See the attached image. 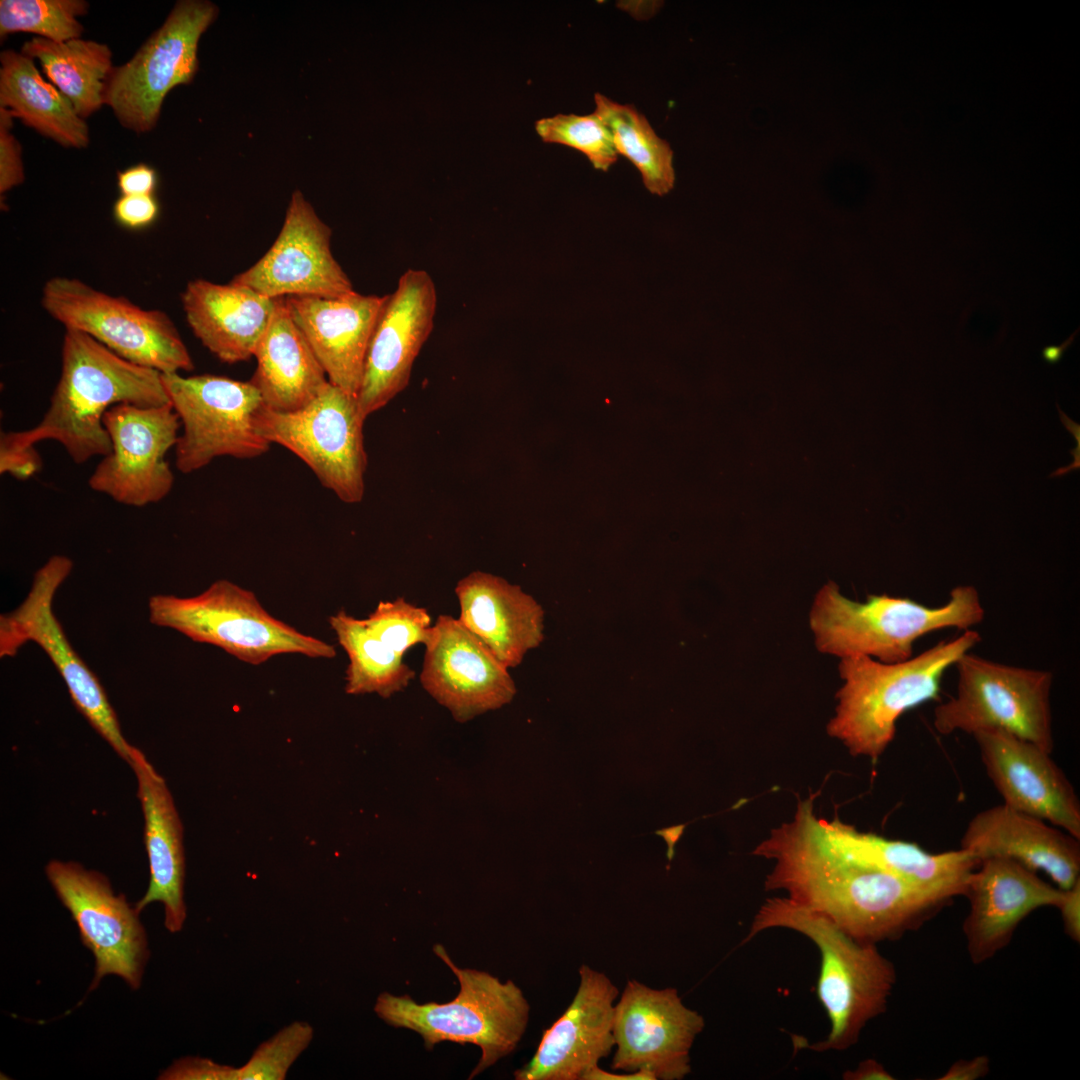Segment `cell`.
<instances>
[{"label": "cell", "mask_w": 1080, "mask_h": 1080, "mask_svg": "<svg viewBox=\"0 0 1080 1080\" xmlns=\"http://www.w3.org/2000/svg\"><path fill=\"white\" fill-rule=\"evenodd\" d=\"M813 794L791 821L772 829L753 854L772 860L765 889L785 890L857 942L877 945L920 928L948 899L920 889L846 852L814 813Z\"/></svg>", "instance_id": "6da1fadb"}, {"label": "cell", "mask_w": 1080, "mask_h": 1080, "mask_svg": "<svg viewBox=\"0 0 1080 1080\" xmlns=\"http://www.w3.org/2000/svg\"><path fill=\"white\" fill-rule=\"evenodd\" d=\"M162 373L118 356L89 335L65 329L61 373L50 405L34 427L2 432L0 473L25 480L42 461L34 445L60 443L76 464L112 450L104 426L106 411L117 404L154 407L169 404Z\"/></svg>", "instance_id": "7a4b0ae2"}, {"label": "cell", "mask_w": 1080, "mask_h": 1080, "mask_svg": "<svg viewBox=\"0 0 1080 1080\" xmlns=\"http://www.w3.org/2000/svg\"><path fill=\"white\" fill-rule=\"evenodd\" d=\"M981 641L972 629L907 660L885 663L867 656L842 658L843 684L827 733L852 756L877 760L892 742L896 722L909 709L936 699L945 672Z\"/></svg>", "instance_id": "3957f363"}, {"label": "cell", "mask_w": 1080, "mask_h": 1080, "mask_svg": "<svg viewBox=\"0 0 1080 1080\" xmlns=\"http://www.w3.org/2000/svg\"><path fill=\"white\" fill-rule=\"evenodd\" d=\"M771 928H787L809 938L821 955L817 995L831 1028L811 1050L842 1051L855 1045L862 1030L884 1013L896 982L893 964L876 945L857 942L827 918L788 897L767 899L757 911L743 943Z\"/></svg>", "instance_id": "277c9868"}, {"label": "cell", "mask_w": 1080, "mask_h": 1080, "mask_svg": "<svg viewBox=\"0 0 1080 1080\" xmlns=\"http://www.w3.org/2000/svg\"><path fill=\"white\" fill-rule=\"evenodd\" d=\"M984 617L980 594L970 584L953 587L943 605L931 607L887 594L857 602L829 581L815 596L809 623L822 653L895 663L912 657L914 643L921 637L947 628L969 630Z\"/></svg>", "instance_id": "5b68a950"}, {"label": "cell", "mask_w": 1080, "mask_h": 1080, "mask_svg": "<svg viewBox=\"0 0 1080 1080\" xmlns=\"http://www.w3.org/2000/svg\"><path fill=\"white\" fill-rule=\"evenodd\" d=\"M433 951L457 977L458 995L446 1003L420 1004L409 995L384 992L374 1011L395 1028L417 1032L428 1049L443 1041L480 1047L471 1079L516 1048L528 1024L529 1004L513 981L503 983L487 972L457 967L440 944Z\"/></svg>", "instance_id": "8992f818"}, {"label": "cell", "mask_w": 1080, "mask_h": 1080, "mask_svg": "<svg viewBox=\"0 0 1080 1080\" xmlns=\"http://www.w3.org/2000/svg\"><path fill=\"white\" fill-rule=\"evenodd\" d=\"M148 616L155 626L219 647L251 665L281 654L336 656L333 645L275 618L252 591L225 579L192 597L153 595L148 600Z\"/></svg>", "instance_id": "52a82bcc"}, {"label": "cell", "mask_w": 1080, "mask_h": 1080, "mask_svg": "<svg viewBox=\"0 0 1080 1080\" xmlns=\"http://www.w3.org/2000/svg\"><path fill=\"white\" fill-rule=\"evenodd\" d=\"M955 667L956 695L934 709L933 725L939 734L998 729L1052 754L1051 671L1008 665L970 652Z\"/></svg>", "instance_id": "ba28073f"}, {"label": "cell", "mask_w": 1080, "mask_h": 1080, "mask_svg": "<svg viewBox=\"0 0 1080 1080\" xmlns=\"http://www.w3.org/2000/svg\"><path fill=\"white\" fill-rule=\"evenodd\" d=\"M41 304L65 329L89 335L129 362L161 373L194 369L178 329L162 310L144 309L125 297L63 276L46 281Z\"/></svg>", "instance_id": "9c48e42d"}, {"label": "cell", "mask_w": 1080, "mask_h": 1080, "mask_svg": "<svg viewBox=\"0 0 1080 1080\" xmlns=\"http://www.w3.org/2000/svg\"><path fill=\"white\" fill-rule=\"evenodd\" d=\"M365 419L357 397L328 382L300 409L279 412L262 405L254 428L270 444L298 456L341 501L354 504L365 491Z\"/></svg>", "instance_id": "30bf717a"}, {"label": "cell", "mask_w": 1080, "mask_h": 1080, "mask_svg": "<svg viewBox=\"0 0 1080 1080\" xmlns=\"http://www.w3.org/2000/svg\"><path fill=\"white\" fill-rule=\"evenodd\" d=\"M217 15L218 8L210 1H178L133 57L113 67L104 104L123 127L138 134L155 128L167 94L194 79L199 40Z\"/></svg>", "instance_id": "8fae6325"}, {"label": "cell", "mask_w": 1080, "mask_h": 1080, "mask_svg": "<svg viewBox=\"0 0 1080 1080\" xmlns=\"http://www.w3.org/2000/svg\"><path fill=\"white\" fill-rule=\"evenodd\" d=\"M162 381L182 427L175 446L180 472L200 470L218 457L250 459L269 450L254 428L263 402L250 381L180 373H162Z\"/></svg>", "instance_id": "7c38bea8"}, {"label": "cell", "mask_w": 1080, "mask_h": 1080, "mask_svg": "<svg viewBox=\"0 0 1080 1080\" xmlns=\"http://www.w3.org/2000/svg\"><path fill=\"white\" fill-rule=\"evenodd\" d=\"M72 568L70 558L54 555L37 570L22 603L0 616V657H14L27 642L40 646L64 680L77 710L129 763L133 746L124 738L101 683L73 649L53 612L54 596Z\"/></svg>", "instance_id": "4fadbf2b"}, {"label": "cell", "mask_w": 1080, "mask_h": 1080, "mask_svg": "<svg viewBox=\"0 0 1080 1080\" xmlns=\"http://www.w3.org/2000/svg\"><path fill=\"white\" fill-rule=\"evenodd\" d=\"M45 873L76 923L83 945L95 958L89 991L111 974L138 989L150 952L136 907L127 902L125 895L114 893L105 875L77 862L51 860Z\"/></svg>", "instance_id": "5bb4252c"}, {"label": "cell", "mask_w": 1080, "mask_h": 1080, "mask_svg": "<svg viewBox=\"0 0 1080 1080\" xmlns=\"http://www.w3.org/2000/svg\"><path fill=\"white\" fill-rule=\"evenodd\" d=\"M103 423L112 450L90 476V488L132 507L164 499L174 484L166 455L176 446L181 427L171 403L117 404L106 411Z\"/></svg>", "instance_id": "9a60e30c"}, {"label": "cell", "mask_w": 1080, "mask_h": 1080, "mask_svg": "<svg viewBox=\"0 0 1080 1080\" xmlns=\"http://www.w3.org/2000/svg\"><path fill=\"white\" fill-rule=\"evenodd\" d=\"M705 1021L677 989H654L629 980L615 1004L612 1068L647 1071L656 1080H682L691 1072L690 1051Z\"/></svg>", "instance_id": "2e32d148"}, {"label": "cell", "mask_w": 1080, "mask_h": 1080, "mask_svg": "<svg viewBox=\"0 0 1080 1080\" xmlns=\"http://www.w3.org/2000/svg\"><path fill=\"white\" fill-rule=\"evenodd\" d=\"M437 308L430 274L407 269L399 278L373 329L357 394L361 413L385 407L409 384L413 364L429 338Z\"/></svg>", "instance_id": "e0dca14e"}, {"label": "cell", "mask_w": 1080, "mask_h": 1080, "mask_svg": "<svg viewBox=\"0 0 1080 1080\" xmlns=\"http://www.w3.org/2000/svg\"><path fill=\"white\" fill-rule=\"evenodd\" d=\"M331 233L296 190L270 249L231 282L272 299L351 293L355 291L352 282L332 254Z\"/></svg>", "instance_id": "ac0fdd59"}, {"label": "cell", "mask_w": 1080, "mask_h": 1080, "mask_svg": "<svg viewBox=\"0 0 1080 1080\" xmlns=\"http://www.w3.org/2000/svg\"><path fill=\"white\" fill-rule=\"evenodd\" d=\"M423 688L458 722L512 701L508 668L458 618L439 615L424 644Z\"/></svg>", "instance_id": "d6986e66"}, {"label": "cell", "mask_w": 1080, "mask_h": 1080, "mask_svg": "<svg viewBox=\"0 0 1080 1080\" xmlns=\"http://www.w3.org/2000/svg\"><path fill=\"white\" fill-rule=\"evenodd\" d=\"M985 770L1006 806L1080 840V803L1051 753L998 729L972 734Z\"/></svg>", "instance_id": "ffe728a7"}, {"label": "cell", "mask_w": 1080, "mask_h": 1080, "mask_svg": "<svg viewBox=\"0 0 1080 1080\" xmlns=\"http://www.w3.org/2000/svg\"><path fill=\"white\" fill-rule=\"evenodd\" d=\"M580 983L565 1012L543 1032L539 1046L517 1080H582L614 1047L618 988L607 975L583 964Z\"/></svg>", "instance_id": "44dd1931"}, {"label": "cell", "mask_w": 1080, "mask_h": 1080, "mask_svg": "<svg viewBox=\"0 0 1080 1080\" xmlns=\"http://www.w3.org/2000/svg\"><path fill=\"white\" fill-rule=\"evenodd\" d=\"M1064 890L1043 881L1035 871L1003 857L979 862L965 896L970 908L963 922L973 964L994 957L1011 941L1018 925L1033 911L1058 907Z\"/></svg>", "instance_id": "7402d4cb"}, {"label": "cell", "mask_w": 1080, "mask_h": 1080, "mask_svg": "<svg viewBox=\"0 0 1080 1080\" xmlns=\"http://www.w3.org/2000/svg\"><path fill=\"white\" fill-rule=\"evenodd\" d=\"M386 299L387 295L356 291L336 297H285L329 382L356 397L369 341Z\"/></svg>", "instance_id": "603a6c76"}, {"label": "cell", "mask_w": 1080, "mask_h": 1080, "mask_svg": "<svg viewBox=\"0 0 1080 1080\" xmlns=\"http://www.w3.org/2000/svg\"><path fill=\"white\" fill-rule=\"evenodd\" d=\"M961 848L979 862L1003 857L1043 871L1062 890L1080 879L1079 839L1005 804L977 813L964 831Z\"/></svg>", "instance_id": "cb8c5ba5"}, {"label": "cell", "mask_w": 1080, "mask_h": 1080, "mask_svg": "<svg viewBox=\"0 0 1080 1080\" xmlns=\"http://www.w3.org/2000/svg\"><path fill=\"white\" fill-rule=\"evenodd\" d=\"M459 621L508 669L544 639V611L520 586L483 571H473L455 587Z\"/></svg>", "instance_id": "d4e9b609"}, {"label": "cell", "mask_w": 1080, "mask_h": 1080, "mask_svg": "<svg viewBox=\"0 0 1080 1080\" xmlns=\"http://www.w3.org/2000/svg\"><path fill=\"white\" fill-rule=\"evenodd\" d=\"M128 764L138 782L150 870L148 889L135 907L141 912L153 902L162 903L164 925L176 933L181 931L186 918L182 824L165 780L138 748L133 747Z\"/></svg>", "instance_id": "484cf974"}, {"label": "cell", "mask_w": 1080, "mask_h": 1080, "mask_svg": "<svg viewBox=\"0 0 1080 1080\" xmlns=\"http://www.w3.org/2000/svg\"><path fill=\"white\" fill-rule=\"evenodd\" d=\"M276 300L232 282L217 284L204 279L190 281L181 294L194 335L220 361L229 364L254 356Z\"/></svg>", "instance_id": "4316f807"}, {"label": "cell", "mask_w": 1080, "mask_h": 1080, "mask_svg": "<svg viewBox=\"0 0 1080 1080\" xmlns=\"http://www.w3.org/2000/svg\"><path fill=\"white\" fill-rule=\"evenodd\" d=\"M820 822L826 833L853 857L949 900L965 896L969 879L979 865L962 848L932 854L915 843L860 832L838 818Z\"/></svg>", "instance_id": "83f0119b"}, {"label": "cell", "mask_w": 1080, "mask_h": 1080, "mask_svg": "<svg viewBox=\"0 0 1080 1080\" xmlns=\"http://www.w3.org/2000/svg\"><path fill=\"white\" fill-rule=\"evenodd\" d=\"M257 367L249 380L263 405L289 412L312 401L329 382L327 375L293 320L285 298H277L271 321L254 353Z\"/></svg>", "instance_id": "f1b7e54d"}, {"label": "cell", "mask_w": 1080, "mask_h": 1080, "mask_svg": "<svg viewBox=\"0 0 1080 1080\" xmlns=\"http://www.w3.org/2000/svg\"><path fill=\"white\" fill-rule=\"evenodd\" d=\"M0 107L66 148H85L89 129L70 100L46 82L34 59L14 50L0 54Z\"/></svg>", "instance_id": "f546056e"}, {"label": "cell", "mask_w": 1080, "mask_h": 1080, "mask_svg": "<svg viewBox=\"0 0 1080 1080\" xmlns=\"http://www.w3.org/2000/svg\"><path fill=\"white\" fill-rule=\"evenodd\" d=\"M21 53L39 61L47 78L85 119L104 105L107 78L113 69L108 45L81 38L54 42L34 37Z\"/></svg>", "instance_id": "4dcf8cb0"}, {"label": "cell", "mask_w": 1080, "mask_h": 1080, "mask_svg": "<svg viewBox=\"0 0 1080 1080\" xmlns=\"http://www.w3.org/2000/svg\"><path fill=\"white\" fill-rule=\"evenodd\" d=\"M329 624L349 660L346 693H377L388 698L409 685L414 671L404 663L403 655L374 632L366 619H358L341 609L329 617Z\"/></svg>", "instance_id": "1f68e13d"}, {"label": "cell", "mask_w": 1080, "mask_h": 1080, "mask_svg": "<svg viewBox=\"0 0 1080 1080\" xmlns=\"http://www.w3.org/2000/svg\"><path fill=\"white\" fill-rule=\"evenodd\" d=\"M594 113L610 130L618 155L640 172L646 189L663 196L674 186L673 151L647 118L630 104H620L596 93Z\"/></svg>", "instance_id": "d6a6232c"}, {"label": "cell", "mask_w": 1080, "mask_h": 1080, "mask_svg": "<svg viewBox=\"0 0 1080 1080\" xmlns=\"http://www.w3.org/2000/svg\"><path fill=\"white\" fill-rule=\"evenodd\" d=\"M84 0H1L0 37L27 32L54 42L81 38L79 16L87 13Z\"/></svg>", "instance_id": "836d02e7"}, {"label": "cell", "mask_w": 1080, "mask_h": 1080, "mask_svg": "<svg viewBox=\"0 0 1080 1080\" xmlns=\"http://www.w3.org/2000/svg\"><path fill=\"white\" fill-rule=\"evenodd\" d=\"M535 130L542 141L568 146L583 153L592 166L607 172L618 153L610 130L593 112L589 115L557 114L541 118Z\"/></svg>", "instance_id": "e575fe53"}, {"label": "cell", "mask_w": 1080, "mask_h": 1080, "mask_svg": "<svg viewBox=\"0 0 1080 1080\" xmlns=\"http://www.w3.org/2000/svg\"><path fill=\"white\" fill-rule=\"evenodd\" d=\"M313 1038V1028L295 1021L258 1046L239 1068V1080H282Z\"/></svg>", "instance_id": "d590c367"}, {"label": "cell", "mask_w": 1080, "mask_h": 1080, "mask_svg": "<svg viewBox=\"0 0 1080 1080\" xmlns=\"http://www.w3.org/2000/svg\"><path fill=\"white\" fill-rule=\"evenodd\" d=\"M369 626L401 655L418 644H425L432 628L427 610L399 597L380 601L366 618Z\"/></svg>", "instance_id": "8d00e7d4"}, {"label": "cell", "mask_w": 1080, "mask_h": 1080, "mask_svg": "<svg viewBox=\"0 0 1080 1080\" xmlns=\"http://www.w3.org/2000/svg\"><path fill=\"white\" fill-rule=\"evenodd\" d=\"M13 113L0 107V193L5 194L24 181L21 146L11 133Z\"/></svg>", "instance_id": "74e56055"}, {"label": "cell", "mask_w": 1080, "mask_h": 1080, "mask_svg": "<svg viewBox=\"0 0 1080 1080\" xmlns=\"http://www.w3.org/2000/svg\"><path fill=\"white\" fill-rule=\"evenodd\" d=\"M158 1078L164 1080H239V1068L218 1064L209 1059L186 1057L175 1061Z\"/></svg>", "instance_id": "f35d334b"}, {"label": "cell", "mask_w": 1080, "mask_h": 1080, "mask_svg": "<svg viewBox=\"0 0 1080 1080\" xmlns=\"http://www.w3.org/2000/svg\"><path fill=\"white\" fill-rule=\"evenodd\" d=\"M113 215L123 227L142 229L157 219L159 203L154 195H121L114 203Z\"/></svg>", "instance_id": "ab89813d"}, {"label": "cell", "mask_w": 1080, "mask_h": 1080, "mask_svg": "<svg viewBox=\"0 0 1080 1080\" xmlns=\"http://www.w3.org/2000/svg\"><path fill=\"white\" fill-rule=\"evenodd\" d=\"M157 183L156 170L145 163H138L117 173V186L121 195H154Z\"/></svg>", "instance_id": "60d3db41"}, {"label": "cell", "mask_w": 1080, "mask_h": 1080, "mask_svg": "<svg viewBox=\"0 0 1080 1080\" xmlns=\"http://www.w3.org/2000/svg\"><path fill=\"white\" fill-rule=\"evenodd\" d=\"M1060 911L1064 930L1074 941L1080 940V879L1069 889L1064 890L1063 898L1057 907Z\"/></svg>", "instance_id": "b9f144b4"}, {"label": "cell", "mask_w": 1080, "mask_h": 1080, "mask_svg": "<svg viewBox=\"0 0 1080 1080\" xmlns=\"http://www.w3.org/2000/svg\"><path fill=\"white\" fill-rule=\"evenodd\" d=\"M990 1071V1060L985 1055L971 1059L955 1061L940 1080H976L985 1077Z\"/></svg>", "instance_id": "7bdbcfd3"}, {"label": "cell", "mask_w": 1080, "mask_h": 1080, "mask_svg": "<svg viewBox=\"0 0 1080 1080\" xmlns=\"http://www.w3.org/2000/svg\"><path fill=\"white\" fill-rule=\"evenodd\" d=\"M845 1080H892L894 1077L875 1059H865L843 1073Z\"/></svg>", "instance_id": "ee69618b"}, {"label": "cell", "mask_w": 1080, "mask_h": 1080, "mask_svg": "<svg viewBox=\"0 0 1080 1080\" xmlns=\"http://www.w3.org/2000/svg\"><path fill=\"white\" fill-rule=\"evenodd\" d=\"M582 1080H656L655 1076L647 1071H635L629 1073H612L605 1071L599 1066L589 1070Z\"/></svg>", "instance_id": "f6af8a7d"}, {"label": "cell", "mask_w": 1080, "mask_h": 1080, "mask_svg": "<svg viewBox=\"0 0 1080 1080\" xmlns=\"http://www.w3.org/2000/svg\"><path fill=\"white\" fill-rule=\"evenodd\" d=\"M685 825H677L656 831L655 833L665 840L668 845L667 858L671 862L675 854V844L682 835Z\"/></svg>", "instance_id": "bcb514c9"}, {"label": "cell", "mask_w": 1080, "mask_h": 1080, "mask_svg": "<svg viewBox=\"0 0 1080 1080\" xmlns=\"http://www.w3.org/2000/svg\"><path fill=\"white\" fill-rule=\"evenodd\" d=\"M1075 333L1072 334L1067 340H1065L1059 346H1047L1042 350V358L1048 364H1057L1063 357L1065 351L1072 344Z\"/></svg>", "instance_id": "7dc6e473"}]
</instances>
